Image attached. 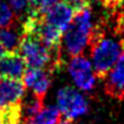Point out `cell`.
<instances>
[{
    "mask_svg": "<svg viewBox=\"0 0 124 124\" xmlns=\"http://www.w3.org/2000/svg\"><path fill=\"white\" fill-rule=\"evenodd\" d=\"M89 49L95 76L103 80L124 50V37L113 28L109 20L100 21L94 26Z\"/></svg>",
    "mask_w": 124,
    "mask_h": 124,
    "instance_id": "obj_1",
    "label": "cell"
},
{
    "mask_svg": "<svg viewBox=\"0 0 124 124\" xmlns=\"http://www.w3.org/2000/svg\"><path fill=\"white\" fill-rule=\"evenodd\" d=\"M17 52L23 58L27 68H43L54 73L65 65L61 49H49L34 34L22 33Z\"/></svg>",
    "mask_w": 124,
    "mask_h": 124,
    "instance_id": "obj_2",
    "label": "cell"
},
{
    "mask_svg": "<svg viewBox=\"0 0 124 124\" xmlns=\"http://www.w3.org/2000/svg\"><path fill=\"white\" fill-rule=\"evenodd\" d=\"M93 12L90 4L76 10L74 16L67 27L63 35V47L67 56L71 58L82 55L94 31L93 24Z\"/></svg>",
    "mask_w": 124,
    "mask_h": 124,
    "instance_id": "obj_3",
    "label": "cell"
},
{
    "mask_svg": "<svg viewBox=\"0 0 124 124\" xmlns=\"http://www.w3.org/2000/svg\"><path fill=\"white\" fill-rule=\"evenodd\" d=\"M57 105L61 114L70 120L85 114L89 109L86 99L72 86H65L58 90Z\"/></svg>",
    "mask_w": 124,
    "mask_h": 124,
    "instance_id": "obj_4",
    "label": "cell"
},
{
    "mask_svg": "<svg viewBox=\"0 0 124 124\" xmlns=\"http://www.w3.org/2000/svg\"><path fill=\"white\" fill-rule=\"evenodd\" d=\"M70 74L73 78L74 84L84 91L94 89L96 84V76L93 72L90 61L84 55H78L71 58L68 65Z\"/></svg>",
    "mask_w": 124,
    "mask_h": 124,
    "instance_id": "obj_5",
    "label": "cell"
},
{
    "mask_svg": "<svg viewBox=\"0 0 124 124\" xmlns=\"http://www.w3.org/2000/svg\"><path fill=\"white\" fill-rule=\"evenodd\" d=\"M26 85L22 79L0 78V112L23 102Z\"/></svg>",
    "mask_w": 124,
    "mask_h": 124,
    "instance_id": "obj_6",
    "label": "cell"
},
{
    "mask_svg": "<svg viewBox=\"0 0 124 124\" xmlns=\"http://www.w3.org/2000/svg\"><path fill=\"white\" fill-rule=\"evenodd\" d=\"M103 80L105 93L109 97L117 100L124 97V50Z\"/></svg>",
    "mask_w": 124,
    "mask_h": 124,
    "instance_id": "obj_7",
    "label": "cell"
},
{
    "mask_svg": "<svg viewBox=\"0 0 124 124\" xmlns=\"http://www.w3.org/2000/svg\"><path fill=\"white\" fill-rule=\"evenodd\" d=\"M74 12H76L74 8L68 1H66V0H62L61 1L60 0L43 17L52 27L58 29L61 33H65L74 16Z\"/></svg>",
    "mask_w": 124,
    "mask_h": 124,
    "instance_id": "obj_8",
    "label": "cell"
},
{
    "mask_svg": "<svg viewBox=\"0 0 124 124\" xmlns=\"http://www.w3.org/2000/svg\"><path fill=\"white\" fill-rule=\"evenodd\" d=\"M51 74L43 68H27L22 80L27 89H31L34 95L44 99L51 85Z\"/></svg>",
    "mask_w": 124,
    "mask_h": 124,
    "instance_id": "obj_9",
    "label": "cell"
},
{
    "mask_svg": "<svg viewBox=\"0 0 124 124\" xmlns=\"http://www.w3.org/2000/svg\"><path fill=\"white\" fill-rule=\"evenodd\" d=\"M27 66L17 51H6L0 56V78L22 79Z\"/></svg>",
    "mask_w": 124,
    "mask_h": 124,
    "instance_id": "obj_10",
    "label": "cell"
},
{
    "mask_svg": "<svg viewBox=\"0 0 124 124\" xmlns=\"http://www.w3.org/2000/svg\"><path fill=\"white\" fill-rule=\"evenodd\" d=\"M22 38V29L17 24L0 28V45L6 51H17Z\"/></svg>",
    "mask_w": 124,
    "mask_h": 124,
    "instance_id": "obj_11",
    "label": "cell"
},
{
    "mask_svg": "<svg viewBox=\"0 0 124 124\" xmlns=\"http://www.w3.org/2000/svg\"><path fill=\"white\" fill-rule=\"evenodd\" d=\"M61 120V111L55 106L44 107L37 116L29 119L26 124H58Z\"/></svg>",
    "mask_w": 124,
    "mask_h": 124,
    "instance_id": "obj_12",
    "label": "cell"
},
{
    "mask_svg": "<svg viewBox=\"0 0 124 124\" xmlns=\"http://www.w3.org/2000/svg\"><path fill=\"white\" fill-rule=\"evenodd\" d=\"M16 16L14 11L11 10L10 5L6 3L0 4V28L10 27L16 23Z\"/></svg>",
    "mask_w": 124,
    "mask_h": 124,
    "instance_id": "obj_13",
    "label": "cell"
},
{
    "mask_svg": "<svg viewBox=\"0 0 124 124\" xmlns=\"http://www.w3.org/2000/svg\"><path fill=\"white\" fill-rule=\"evenodd\" d=\"M11 10L14 11L16 17L28 16L29 14V3L28 0H8Z\"/></svg>",
    "mask_w": 124,
    "mask_h": 124,
    "instance_id": "obj_14",
    "label": "cell"
},
{
    "mask_svg": "<svg viewBox=\"0 0 124 124\" xmlns=\"http://www.w3.org/2000/svg\"><path fill=\"white\" fill-rule=\"evenodd\" d=\"M109 22L112 23L113 28L124 37V9L123 10H117L113 12Z\"/></svg>",
    "mask_w": 124,
    "mask_h": 124,
    "instance_id": "obj_15",
    "label": "cell"
},
{
    "mask_svg": "<svg viewBox=\"0 0 124 124\" xmlns=\"http://www.w3.org/2000/svg\"><path fill=\"white\" fill-rule=\"evenodd\" d=\"M60 0H40L39 3V6H38V10L34 15H38V16H44L51 8H54Z\"/></svg>",
    "mask_w": 124,
    "mask_h": 124,
    "instance_id": "obj_16",
    "label": "cell"
},
{
    "mask_svg": "<svg viewBox=\"0 0 124 124\" xmlns=\"http://www.w3.org/2000/svg\"><path fill=\"white\" fill-rule=\"evenodd\" d=\"M66 1H68L74 8V10H78L89 4V0H66Z\"/></svg>",
    "mask_w": 124,
    "mask_h": 124,
    "instance_id": "obj_17",
    "label": "cell"
},
{
    "mask_svg": "<svg viewBox=\"0 0 124 124\" xmlns=\"http://www.w3.org/2000/svg\"><path fill=\"white\" fill-rule=\"evenodd\" d=\"M58 124H72V120H70V119H67V118H61V120L58 122Z\"/></svg>",
    "mask_w": 124,
    "mask_h": 124,
    "instance_id": "obj_18",
    "label": "cell"
},
{
    "mask_svg": "<svg viewBox=\"0 0 124 124\" xmlns=\"http://www.w3.org/2000/svg\"><path fill=\"white\" fill-rule=\"evenodd\" d=\"M5 52H6V50H5V49H4V47L1 46V45H0V56H3V55H4Z\"/></svg>",
    "mask_w": 124,
    "mask_h": 124,
    "instance_id": "obj_19",
    "label": "cell"
},
{
    "mask_svg": "<svg viewBox=\"0 0 124 124\" xmlns=\"http://www.w3.org/2000/svg\"><path fill=\"white\" fill-rule=\"evenodd\" d=\"M1 3H3V1H1V0H0V4H1Z\"/></svg>",
    "mask_w": 124,
    "mask_h": 124,
    "instance_id": "obj_20",
    "label": "cell"
},
{
    "mask_svg": "<svg viewBox=\"0 0 124 124\" xmlns=\"http://www.w3.org/2000/svg\"><path fill=\"white\" fill-rule=\"evenodd\" d=\"M0 124H1V123H0Z\"/></svg>",
    "mask_w": 124,
    "mask_h": 124,
    "instance_id": "obj_21",
    "label": "cell"
}]
</instances>
